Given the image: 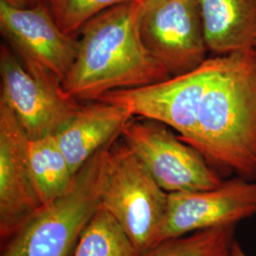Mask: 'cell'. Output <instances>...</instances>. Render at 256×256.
Instances as JSON below:
<instances>
[{
	"instance_id": "6da1fadb",
	"label": "cell",
	"mask_w": 256,
	"mask_h": 256,
	"mask_svg": "<svg viewBox=\"0 0 256 256\" xmlns=\"http://www.w3.org/2000/svg\"><path fill=\"white\" fill-rule=\"evenodd\" d=\"M142 3L144 0L116 5L81 28L77 55L63 82L68 97L97 101L108 92L172 77L142 39Z\"/></svg>"
},
{
	"instance_id": "7a4b0ae2",
	"label": "cell",
	"mask_w": 256,
	"mask_h": 256,
	"mask_svg": "<svg viewBox=\"0 0 256 256\" xmlns=\"http://www.w3.org/2000/svg\"><path fill=\"white\" fill-rule=\"evenodd\" d=\"M214 167L256 180V52L226 55L186 142Z\"/></svg>"
},
{
	"instance_id": "3957f363",
	"label": "cell",
	"mask_w": 256,
	"mask_h": 256,
	"mask_svg": "<svg viewBox=\"0 0 256 256\" xmlns=\"http://www.w3.org/2000/svg\"><path fill=\"white\" fill-rule=\"evenodd\" d=\"M115 140L92 156L57 200L1 245L0 256H74L84 230L100 207Z\"/></svg>"
},
{
	"instance_id": "277c9868",
	"label": "cell",
	"mask_w": 256,
	"mask_h": 256,
	"mask_svg": "<svg viewBox=\"0 0 256 256\" xmlns=\"http://www.w3.org/2000/svg\"><path fill=\"white\" fill-rule=\"evenodd\" d=\"M118 138L111 147L100 206L119 223L144 256L158 244L168 192L124 142H118Z\"/></svg>"
},
{
	"instance_id": "5b68a950",
	"label": "cell",
	"mask_w": 256,
	"mask_h": 256,
	"mask_svg": "<svg viewBox=\"0 0 256 256\" xmlns=\"http://www.w3.org/2000/svg\"><path fill=\"white\" fill-rule=\"evenodd\" d=\"M1 96L30 140L55 135L81 108L62 82L38 64L22 61L9 48L0 50Z\"/></svg>"
},
{
	"instance_id": "8992f818",
	"label": "cell",
	"mask_w": 256,
	"mask_h": 256,
	"mask_svg": "<svg viewBox=\"0 0 256 256\" xmlns=\"http://www.w3.org/2000/svg\"><path fill=\"white\" fill-rule=\"evenodd\" d=\"M226 61V55L207 58L190 72L134 88L108 92L97 101L111 102L133 116L162 124L187 142L194 134L202 98Z\"/></svg>"
},
{
	"instance_id": "52a82bcc",
	"label": "cell",
	"mask_w": 256,
	"mask_h": 256,
	"mask_svg": "<svg viewBox=\"0 0 256 256\" xmlns=\"http://www.w3.org/2000/svg\"><path fill=\"white\" fill-rule=\"evenodd\" d=\"M120 137L168 194L209 190L224 182L198 150L162 124L132 119Z\"/></svg>"
},
{
	"instance_id": "ba28073f",
	"label": "cell",
	"mask_w": 256,
	"mask_h": 256,
	"mask_svg": "<svg viewBox=\"0 0 256 256\" xmlns=\"http://www.w3.org/2000/svg\"><path fill=\"white\" fill-rule=\"evenodd\" d=\"M140 30L148 52L171 76L207 59L200 0H144Z\"/></svg>"
},
{
	"instance_id": "9c48e42d",
	"label": "cell",
	"mask_w": 256,
	"mask_h": 256,
	"mask_svg": "<svg viewBox=\"0 0 256 256\" xmlns=\"http://www.w3.org/2000/svg\"><path fill=\"white\" fill-rule=\"evenodd\" d=\"M256 214V182L238 176L196 192L168 194L158 243L202 230L236 224Z\"/></svg>"
},
{
	"instance_id": "30bf717a",
	"label": "cell",
	"mask_w": 256,
	"mask_h": 256,
	"mask_svg": "<svg viewBox=\"0 0 256 256\" xmlns=\"http://www.w3.org/2000/svg\"><path fill=\"white\" fill-rule=\"evenodd\" d=\"M27 135L14 111L0 100V244L44 206L32 174Z\"/></svg>"
},
{
	"instance_id": "8fae6325",
	"label": "cell",
	"mask_w": 256,
	"mask_h": 256,
	"mask_svg": "<svg viewBox=\"0 0 256 256\" xmlns=\"http://www.w3.org/2000/svg\"><path fill=\"white\" fill-rule=\"evenodd\" d=\"M0 28L22 61L42 66L63 84L76 58L78 40L60 28L45 2L22 9L0 2Z\"/></svg>"
},
{
	"instance_id": "7c38bea8",
	"label": "cell",
	"mask_w": 256,
	"mask_h": 256,
	"mask_svg": "<svg viewBox=\"0 0 256 256\" xmlns=\"http://www.w3.org/2000/svg\"><path fill=\"white\" fill-rule=\"evenodd\" d=\"M133 119L120 106L98 101L81 106L55 138L75 174L100 149L120 137L124 128Z\"/></svg>"
},
{
	"instance_id": "4fadbf2b",
	"label": "cell",
	"mask_w": 256,
	"mask_h": 256,
	"mask_svg": "<svg viewBox=\"0 0 256 256\" xmlns=\"http://www.w3.org/2000/svg\"><path fill=\"white\" fill-rule=\"evenodd\" d=\"M208 50L216 56L254 50L256 0H200Z\"/></svg>"
},
{
	"instance_id": "5bb4252c",
	"label": "cell",
	"mask_w": 256,
	"mask_h": 256,
	"mask_svg": "<svg viewBox=\"0 0 256 256\" xmlns=\"http://www.w3.org/2000/svg\"><path fill=\"white\" fill-rule=\"evenodd\" d=\"M28 158L40 202L48 206L64 192L74 174L55 135L30 138Z\"/></svg>"
},
{
	"instance_id": "9a60e30c",
	"label": "cell",
	"mask_w": 256,
	"mask_h": 256,
	"mask_svg": "<svg viewBox=\"0 0 256 256\" xmlns=\"http://www.w3.org/2000/svg\"><path fill=\"white\" fill-rule=\"evenodd\" d=\"M74 256H142L126 232L101 206L93 216Z\"/></svg>"
},
{
	"instance_id": "2e32d148",
	"label": "cell",
	"mask_w": 256,
	"mask_h": 256,
	"mask_svg": "<svg viewBox=\"0 0 256 256\" xmlns=\"http://www.w3.org/2000/svg\"><path fill=\"white\" fill-rule=\"evenodd\" d=\"M236 226L202 230L162 240L142 256H230Z\"/></svg>"
},
{
	"instance_id": "e0dca14e",
	"label": "cell",
	"mask_w": 256,
	"mask_h": 256,
	"mask_svg": "<svg viewBox=\"0 0 256 256\" xmlns=\"http://www.w3.org/2000/svg\"><path fill=\"white\" fill-rule=\"evenodd\" d=\"M131 1L142 0H45V3L60 28L74 36L88 20L102 12Z\"/></svg>"
},
{
	"instance_id": "ac0fdd59",
	"label": "cell",
	"mask_w": 256,
	"mask_h": 256,
	"mask_svg": "<svg viewBox=\"0 0 256 256\" xmlns=\"http://www.w3.org/2000/svg\"><path fill=\"white\" fill-rule=\"evenodd\" d=\"M0 2L6 4L8 6H10V7L19 8V9L30 7L28 0H0Z\"/></svg>"
},
{
	"instance_id": "d6986e66",
	"label": "cell",
	"mask_w": 256,
	"mask_h": 256,
	"mask_svg": "<svg viewBox=\"0 0 256 256\" xmlns=\"http://www.w3.org/2000/svg\"><path fill=\"white\" fill-rule=\"evenodd\" d=\"M230 256H248L247 254L244 252L243 248L241 247V245L238 243V241L236 240L234 243V246L232 248V252H230Z\"/></svg>"
},
{
	"instance_id": "ffe728a7",
	"label": "cell",
	"mask_w": 256,
	"mask_h": 256,
	"mask_svg": "<svg viewBox=\"0 0 256 256\" xmlns=\"http://www.w3.org/2000/svg\"><path fill=\"white\" fill-rule=\"evenodd\" d=\"M43 2H45V0H28L30 7V6H36L37 4H40V3H43Z\"/></svg>"
},
{
	"instance_id": "44dd1931",
	"label": "cell",
	"mask_w": 256,
	"mask_h": 256,
	"mask_svg": "<svg viewBox=\"0 0 256 256\" xmlns=\"http://www.w3.org/2000/svg\"><path fill=\"white\" fill-rule=\"evenodd\" d=\"M254 52H256V48H254Z\"/></svg>"
}]
</instances>
